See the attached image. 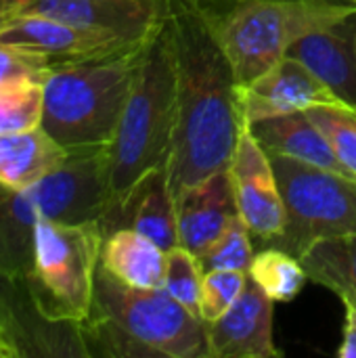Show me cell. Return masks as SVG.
Instances as JSON below:
<instances>
[{
  "mask_svg": "<svg viewBox=\"0 0 356 358\" xmlns=\"http://www.w3.org/2000/svg\"><path fill=\"white\" fill-rule=\"evenodd\" d=\"M176 69V115L168 155V182L176 199L187 187L229 168L248 130L229 57L191 0H166Z\"/></svg>",
  "mask_w": 356,
  "mask_h": 358,
  "instance_id": "cell-1",
  "label": "cell"
},
{
  "mask_svg": "<svg viewBox=\"0 0 356 358\" xmlns=\"http://www.w3.org/2000/svg\"><path fill=\"white\" fill-rule=\"evenodd\" d=\"M86 357L208 358V331L166 289L122 283L99 264L90 315L78 325Z\"/></svg>",
  "mask_w": 356,
  "mask_h": 358,
  "instance_id": "cell-2",
  "label": "cell"
},
{
  "mask_svg": "<svg viewBox=\"0 0 356 358\" xmlns=\"http://www.w3.org/2000/svg\"><path fill=\"white\" fill-rule=\"evenodd\" d=\"M176 115V69L168 23L153 34L118 130L107 145L109 208L101 220L109 235L134 189L168 164Z\"/></svg>",
  "mask_w": 356,
  "mask_h": 358,
  "instance_id": "cell-3",
  "label": "cell"
},
{
  "mask_svg": "<svg viewBox=\"0 0 356 358\" xmlns=\"http://www.w3.org/2000/svg\"><path fill=\"white\" fill-rule=\"evenodd\" d=\"M151 38L105 57L52 65L42 82V128L67 149L109 145Z\"/></svg>",
  "mask_w": 356,
  "mask_h": 358,
  "instance_id": "cell-4",
  "label": "cell"
},
{
  "mask_svg": "<svg viewBox=\"0 0 356 358\" xmlns=\"http://www.w3.org/2000/svg\"><path fill=\"white\" fill-rule=\"evenodd\" d=\"M231 61L237 86L250 84L290 46L356 13L350 0H191Z\"/></svg>",
  "mask_w": 356,
  "mask_h": 358,
  "instance_id": "cell-5",
  "label": "cell"
},
{
  "mask_svg": "<svg viewBox=\"0 0 356 358\" xmlns=\"http://www.w3.org/2000/svg\"><path fill=\"white\" fill-rule=\"evenodd\" d=\"M105 233L99 220H40L34 229V262L25 277L36 313L52 325H80L94 300Z\"/></svg>",
  "mask_w": 356,
  "mask_h": 358,
  "instance_id": "cell-6",
  "label": "cell"
},
{
  "mask_svg": "<svg viewBox=\"0 0 356 358\" xmlns=\"http://www.w3.org/2000/svg\"><path fill=\"white\" fill-rule=\"evenodd\" d=\"M285 227L266 248L300 258L313 243L356 233V178L300 159L271 155Z\"/></svg>",
  "mask_w": 356,
  "mask_h": 358,
  "instance_id": "cell-7",
  "label": "cell"
},
{
  "mask_svg": "<svg viewBox=\"0 0 356 358\" xmlns=\"http://www.w3.org/2000/svg\"><path fill=\"white\" fill-rule=\"evenodd\" d=\"M38 15L128 42L147 40L164 23L162 0H6V21Z\"/></svg>",
  "mask_w": 356,
  "mask_h": 358,
  "instance_id": "cell-8",
  "label": "cell"
},
{
  "mask_svg": "<svg viewBox=\"0 0 356 358\" xmlns=\"http://www.w3.org/2000/svg\"><path fill=\"white\" fill-rule=\"evenodd\" d=\"M229 174L241 220L248 224L252 239L266 248L283 233L285 208L275 176L271 155L245 130L229 162Z\"/></svg>",
  "mask_w": 356,
  "mask_h": 358,
  "instance_id": "cell-9",
  "label": "cell"
},
{
  "mask_svg": "<svg viewBox=\"0 0 356 358\" xmlns=\"http://www.w3.org/2000/svg\"><path fill=\"white\" fill-rule=\"evenodd\" d=\"M245 128L275 115L306 111L315 105H344L298 59L285 55L250 84L237 86Z\"/></svg>",
  "mask_w": 356,
  "mask_h": 358,
  "instance_id": "cell-10",
  "label": "cell"
},
{
  "mask_svg": "<svg viewBox=\"0 0 356 358\" xmlns=\"http://www.w3.org/2000/svg\"><path fill=\"white\" fill-rule=\"evenodd\" d=\"M0 42L44 55L52 65L105 57L130 44H136L111 34L84 29L38 15H25L4 21L0 25Z\"/></svg>",
  "mask_w": 356,
  "mask_h": 358,
  "instance_id": "cell-11",
  "label": "cell"
},
{
  "mask_svg": "<svg viewBox=\"0 0 356 358\" xmlns=\"http://www.w3.org/2000/svg\"><path fill=\"white\" fill-rule=\"evenodd\" d=\"M273 300L248 277L241 296L216 321L206 323L208 358L283 357L273 340Z\"/></svg>",
  "mask_w": 356,
  "mask_h": 358,
  "instance_id": "cell-12",
  "label": "cell"
},
{
  "mask_svg": "<svg viewBox=\"0 0 356 358\" xmlns=\"http://www.w3.org/2000/svg\"><path fill=\"white\" fill-rule=\"evenodd\" d=\"M239 218L229 168L176 195L178 245L201 256Z\"/></svg>",
  "mask_w": 356,
  "mask_h": 358,
  "instance_id": "cell-13",
  "label": "cell"
},
{
  "mask_svg": "<svg viewBox=\"0 0 356 358\" xmlns=\"http://www.w3.org/2000/svg\"><path fill=\"white\" fill-rule=\"evenodd\" d=\"M287 55L304 63L340 103L356 109V13L296 40Z\"/></svg>",
  "mask_w": 356,
  "mask_h": 358,
  "instance_id": "cell-14",
  "label": "cell"
},
{
  "mask_svg": "<svg viewBox=\"0 0 356 358\" xmlns=\"http://www.w3.org/2000/svg\"><path fill=\"white\" fill-rule=\"evenodd\" d=\"M248 130L269 155H283L344 176H353L334 153L325 134L311 122L304 111L266 117L248 126Z\"/></svg>",
  "mask_w": 356,
  "mask_h": 358,
  "instance_id": "cell-15",
  "label": "cell"
},
{
  "mask_svg": "<svg viewBox=\"0 0 356 358\" xmlns=\"http://www.w3.org/2000/svg\"><path fill=\"white\" fill-rule=\"evenodd\" d=\"M132 227L164 252L178 245L176 199L168 182V164L155 168L130 195L115 220V229Z\"/></svg>",
  "mask_w": 356,
  "mask_h": 358,
  "instance_id": "cell-16",
  "label": "cell"
},
{
  "mask_svg": "<svg viewBox=\"0 0 356 358\" xmlns=\"http://www.w3.org/2000/svg\"><path fill=\"white\" fill-rule=\"evenodd\" d=\"M101 266L130 287L164 289L166 252L132 227L105 235Z\"/></svg>",
  "mask_w": 356,
  "mask_h": 358,
  "instance_id": "cell-17",
  "label": "cell"
},
{
  "mask_svg": "<svg viewBox=\"0 0 356 358\" xmlns=\"http://www.w3.org/2000/svg\"><path fill=\"white\" fill-rule=\"evenodd\" d=\"M69 149L57 143L42 126L0 134V185L25 189L57 170Z\"/></svg>",
  "mask_w": 356,
  "mask_h": 358,
  "instance_id": "cell-18",
  "label": "cell"
},
{
  "mask_svg": "<svg viewBox=\"0 0 356 358\" xmlns=\"http://www.w3.org/2000/svg\"><path fill=\"white\" fill-rule=\"evenodd\" d=\"M300 262L308 281L332 289L344 304H356V233L313 243Z\"/></svg>",
  "mask_w": 356,
  "mask_h": 358,
  "instance_id": "cell-19",
  "label": "cell"
},
{
  "mask_svg": "<svg viewBox=\"0 0 356 358\" xmlns=\"http://www.w3.org/2000/svg\"><path fill=\"white\" fill-rule=\"evenodd\" d=\"M248 277H252L273 302L294 300L308 279L300 258L279 248H262L256 252Z\"/></svg>",
  "mask_w": 356,
  "mask_h": 358,
  "instance_id": "cell-20",
  "label": "cell"
},
{
  "mask_svg": "<svg viewBox=\"0 0 356 358\" xmlns=\"http://www.w3.org/2000/svg\"><path fill=\"white\" fill-rule=\"evenodd\" d=\"M304 113L325 134L338 159L356 178V109L348 105H315Z\"/></svg>",
  "mask_w": 356,
  "mask_h": 358,
  "instance_id": "cell-21",
  "label": "cell"
},
{
  "mask_svg": "<svg viewBox=\"0 0 356 358\" xmlns=\"http://www.w3.org/2000/svg\"><path fill=\"white\" fill-rule=\"evenodd\" d=\"M201 283H204V268L193 252H189L183 245H176L166 252L164 289L178 304H183L189 313L197 317H199Z\"/></svg>",
  "mask_w": 356,
  "mask_h": 358,
  "instance_id": "cell-22",
  "label": "cell"
},
{
  "mask_svg": "<svg viewBox=\"0 0 356 358\" xmlns=\"http://www.w3.org/2000/svg\"><path fill=\"white\" fill-rule=\"evenodd\" d=\"M42 84H15L0 88V134L34 130L42 126Z\"/></svg>",
  "mask_w": 356,
  "mask_h": 358,
  "instance_id": "cell-23",
  "label": "cell"
},
{
  "mask_svg": "<svg viewBox=\"0 0 356 358\" xmlns=\"http://www.w3.org/2000/svg\"><path fill=\"white\" fill-rule=\"evenodd\" d=\"M252 241H254L252 233L239 216L201 256H197L199 264L204 268V275L210 271L248 273L250 264L254 260V254H256Z\"/></svg>",
  "mask_w": 356,
  "mask_h": 358,
  "instance_id": "cell-24",
  "label": "cell"
},
{
  "mask_svg": "<svg viewBox=\"0 0 356 358\" xmlns=\"http://www.w3.org/2000/svg\"><path fill=\"white\" fill-rule=\"evenodd\" d=\"M248 281V273L241 271H210L204 275L199 317L204 323L220 319L241 296Z\"/></svg>",
  "mask_w": 356,
  "mask_h": 358,
  "instance_id": "cell-25",
  "label": "cell"
},
{
  "mask_svg": "<svg viewBox=\"0 0 356 358\" xmlns=\"http://www.w3.org/2000/svg\"><path fill=\"white\" fill-rule=\"evenodd\" d=\"M52 63L38 52L0 42V88L15 84H42Z\"/></svg>",
  "mask_w": 356,
  "mask_h": 358,
  "instance_id": "cell-26",
  "label": "cell"
},
{
  "mask_svg": "<svg viewBox=\"0 0 356 358\" xmlns=\"http://www.w3.org/2000/svg\"><path fill=\"white\" fill-rule=\"evenodd\" d=\"M346 306V325H344V342L338 348L340 358H356V304Z\"/></svg>",
  "mask_w": 356,
  "mask_h": 358,
  "instance_id": "cell-27",
  "label": "cell"
},
{
  "mask_svg": "<svg viewBox=\"0 0 356 358\" xmlns=\"http://www.w3.org/2000/svg\"><path fill=\"white\" fill-rule=\"evenodd\" d=\"M13 357H21V350L15 346V342H10V338L6 336V331L0 329V358Z\"/></svg>",
  "mask_w": 356,
  "mask_h": 358,
  "instance_id": "cell-28",
  "label": "cell"
},
{
  "mask_svg": "<svg viewBox=\"0 0 356 358\" xmlns=\"http://www.w3.org/2000/svg\"><path fill=\"white\" fill-rule=\"evenodd\" d=\"M0 329H2V331H4V327H2V325H0Z\"/></svg>",
  "mask_w": 356,
  "mask_h": 358,
  "instance_id": "cell-29",
  "label": "cell"
},
{
  "mask_svg": "<svg viewBox=\"0 0 356 358\" xmlns=\"http://www.w3.org/2000/svg\"><path fill=\"white\" fill-rule=\"evenodd\" d=\"M350 2H355V4H356V0H350Z\"/></svg>",
  "mask_w": 356,
  "mask_h": 358,
  "instance_id": "cell-30",
  "label": "cell"
},
{
  "mask_svg": "<svg viewBox=\"0 0 356 358\" xmlns=\"http://www.w3.org/2000/svg\"><path fill=\"white\" fill-rule=\"evenodd\" d=\"M164 2H166V0H162V4H164Z\"/></svg>",
  "mask_w": 356,
  "mask_h": 358,
  "instance_id": "cell-31",
  "label": "cell"
}]
</instances>
